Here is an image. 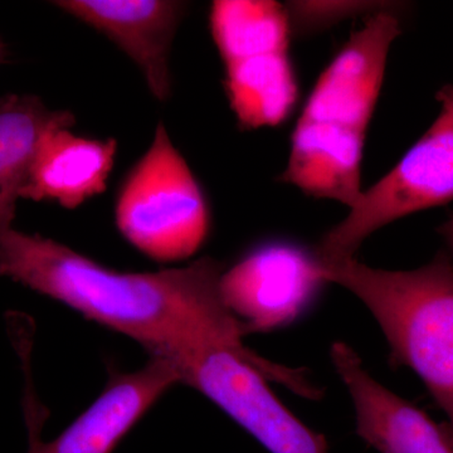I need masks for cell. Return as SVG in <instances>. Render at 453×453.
<instances>
[{
	"label": "cell",
	"mask_w": 453,
	"mask_h": 453,
	"mask_svg": "<svg viewBox=\"0 0 453 453\" xmlns=\"http://www.w3.org/2000/svg\"><path fill=\"white\" fill-rule=\"evenodd\" d=\"M223 266L203 257L157 273H119L40 234L0 232V276L59 301L177 360L237 321L220 295Z\"/></svg>",
	"instance_id": "obj_1"
},
{
	"label": "cell",
	"mask_w": 453,
	"mask_h": 453,
	"mask_svg": "<svg viewBox=\"0 0 453 453\" xmlns=\"http://www.w3.org/2000/svg\"><path fill=\"white\" fill-rule=\"evenodd\" d=\"M399 35L392 13L372 14L327 65L292 133L283 183L349 210L359 201L366 130Z\"/></svg>",
	"instance_id": "obj_2"
},
{
	"label": "cell",
	"mask_w": 453,
	"mask_h": 453,
	"mask_svg": "<svg viewBox=\"0 0 453 453\" xmlns=\"http://www.w3.org/2000/svg\"><path fill=\"white\" fill-rule=\"evenodd\" d=\"M319 261V259H318ZM325 281L362 301L380 324L390 363L418 375L446 414L453 441V262L440 252L410 271L372 268L356 257L319 261Z\"/></svg>",
	"instance_id": "obj_3"
},
{
	"label": "cell",
	"mask_w": 453,
	"mask_h": 453,
	"mask_svg": "<svg viewBox=\"0 0 453 453\" xmlns=\"http://www.w3.org/2000/svg\"><path fill=\"white\" fill-rule=\"evenodd\" d=\"M241 325L203 340L174 360L180 383L225 411L270 453H329L323 434L308 427L268 386L277 380L297 395L320 398L303 371L273 365L243 345Z\"/></svg>",
	"instance_id": "obj_4"
},
{
	"label": "cell",
	"mask_w": 453,
	"mask_h": 453,
	"mask_svg": "<svg viewBox=\"0 0 453 453\" xmlns=\"http://www.w3.org/2000/svg\"><path fill=\"white\" fill-rule=\"evenodd\" d=\"M115 219L127 242L163 264L192 257L207 240L211 213L204 193L163 122L122 181Z\"/></svg>",
	"instance_id": "obj_5"
},
{
	"label": "cell",
	"mask_w": 453,
	"mask_h": 453,
	"mask_svg": "<svg viewBox=\"0 0 453 453\" xmlns=\"http://www.w3.org/2000/svg\"><path fill=\"white\" fill-rule=\"evenodd\" d=\"M453 201V127H429L378 183L363 190L348 216L324 235L319 261L354 258L369 235L389 223Z\"/></svg>",
	"instance_id": "obj_6"
},
{
	"label": "cell",
	"mask_w": 453,
	"mask_h": 453,
	"mask_svg": "<svg viewBox=\"0 0 453 453\" xmlns=\"http://www.w3.org/2000/svg\"><path fill=\"white\" fill-rule=\"evenodd\" d=\"M325 281L315 255L285 242L253 250L220 277V295L244 332L267 333L296 321Z\"/></svg>",
	"instance_id": "obj_7"
},
{
	"label": "cell",
	"mask_w": 453,
	"mask_h": 453,
	"mask_svg": "<svg viewBox=\"0 0 453 453\" xmlns=\"http://www.w3.org/2000/svg\"><path fill=\"white\" fill-rule=\"evenodd\" d=\"M174 363L151 357L145 366L110 381L95 403L50 442L40 437V422L28 417V453H111L139 419L174 384Z\"/></svg>",
	"instance_id": "obj_8"
},
{
	"label": "cell",
	"mask_w": 453,
	"mask_h": 453,
	"mask_svg": "<svg viewBox=\"0 0 453 453\" xmlns=\"http://www.w3.org/2000/svg\"><path fill=\"white\" fill-rule=\"evenodd\" d=\"M56 7L105 35L138 65L151 94L172 95L170 50L186 3L174 0H61Z\"/></svg>",
	"instance_id": "obj_9"
},
{
	"label": "cell",
	"mask_w": 453,
	"mask_h": 453,
	"mask_svg": "<svg viewBox=\"0 0 453 453\" xmlns=\"http://www.w3.org/2000/svg\"><path fill=\"white\" fill-rule=\"evenodd\" d=\"M334 368L356 408L357 434L380 453H453L449 428L374 380L354 349L332 347Z\"/></svg>",
	"instance_id": "obj_10"
},
{
	"label": "cell",
	"mask_w": 453,
	"mask_h": 453,
	"mask_svg": "<svg viewBox=\"0 0 453 453\" xmlns=\"http://www.w3.org/2000/svg\"><path fill=\"white\" fill-rule=\"evenodd\" d=\"M73 127L50 131L40 146L22 199L56 202L67 210L105 192L115 163V139L77 135Z\"/></svg>",
	"instance_id": "obj_11"
},
{
	"label": "cell",
	"mask_w": 453,
	"mask_h": 453,
	"mask_svg": "<svg viewBox=\"0 0 453 453\" xmlns=\"http://www.w3.org/2000/svg\"><path fill=\"white\" fill-rule=\"evenodd\" d=\"M65 125L73 127V113L50 110L40 97L0 98V232L13 228L17 203L44 138Z\"/></svg>",
	"instance_id": "obj_12"
},
{
	"label": "cell",
	"mask_w": 453,
	"mask_h": 453,
	"mask_svg": "<svg viewBox=\"0 0 453 453\" xmlns=\"http://www.w3.org/2000/svg\"><path fill=\"white\" fill-rule=\"evenodd\" d=\"M225 85L232 111L247 130L281 124L299 97L288 52L265 53L226 64Z\"/></svg>",
	"instance_id": "obj_13"
},
{
	"label": "cell",
	"mask_w": 453,
	"mask_h": 453,
	"mask_svg": "<svg viewBox=\"0 0 453 453\" xmlns=\"http://www.w3.org/2000/svg\"><path fill=\"white\" fill-rule=\"evenodd\" d=\"M211 31L225 65L265 53L288 52L291 25L285 5L270 0H217Z\"/></svg>",
	"instance_id": "obj_14"
},
{
	"label": "cell",
	"mask_w": 453,
	"mask_h": 453,
	"mask_svg": "<svg viewBox=\"0 0 453 453\" xmlns=\"http://www.w3.org/2000/svg\"><path fill=\"white\" fill-rule=\"evenodd\" d=\"M381 2H291L285 5L292 26L303 31L321 29L360 14L387 12Z\"/></svg>",
	"instance_id": "obj_15"
},
{
	"label": "cell",
	"mask_w": 453,
	"mask_h": 453,
	"mask_svg": "<svg viewBox=\"0 0 453 453\" xmlns=\"http://www.w3.org/2000/svg\"><path fill=\"white\" fill-rule=\"evenodd\" d=\"M437 100L441 104V111L431 127L434 129L453 127V86H445L441 88L437 94Z\"/></svg>",
	"instance_id": "obj_16"
},
{
	"label": "cell",
	"mask_w": 453,
	"mask_h": 453,
	"mask_svg": "<svg viewBox=\"0 0 453 453\" xmlns=\"http://www.w3.org/2000/svg\"><path fill=\"white\" fill-rule=\"evenodd\" d=\"M438 234L442 235L443 240H445L447 247H449V252H451L453 262V217L446 220L442 226H440Z\"/></svg>",
	"instance_id": "obj_17"
},
{
	"label": "cell",
	"mask_w": 453,
	"mask_h": 453,
	"mask_svg": "<svg viewBox=\"0 0 453 453\" xmlns=\"http://www.w3.org/2000/svg\"><path fill=\"white\" fill-rule=\"evenodd\" d=\"M7 44H5L4 42L2 41V38H0V65L5 64V62H7Z\"/></svg>",
	"instance_id": "obj_18"
}]
</instances>
